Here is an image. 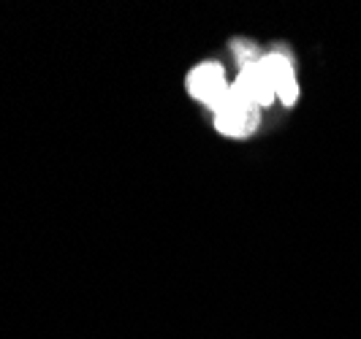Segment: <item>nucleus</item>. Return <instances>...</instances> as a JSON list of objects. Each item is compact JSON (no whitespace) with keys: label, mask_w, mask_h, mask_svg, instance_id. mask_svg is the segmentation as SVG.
I'll use <instances>...</instances> for the list:
<instances>
[{"label":"nucleus","mask_w":361,"mask_h":339,"mask_svg":"<svg viewBox=\"0 0 361 339\" xmlns=\"http://www.w3.org/2000/svg\"><path fill=\"white\" fill-rule=\"evenodd\" d=\"M264 109L231 92V98L209 114V123L212 130L226 142H250L264 130Z\"/></svg>","instance_id":"f03ea898"},{"label":"nucleus","mask_w":361,"mask_h":339,"mask_svg":"<svg viewBox=\"0 0 361 339\" xmlns=\"http://www.w3.org/2000/svg\"><path fill=\"white\" fill-rule=\"evenodd\" d=\"M185 95L199 104L204 111H215L220 104H226L234 92V73H228L226 63L217 57H201L196 60L182 79Z\"/></svg>","instance_id":"f257e3e1"},{"label":"nucleus","mask_w":361,"mask_h":339,"mask_svg":"<svg viewBox=\"0 0 361 339\" xmlns=\"http://www.w3.org/2000/svg\"><path fill=\"white\" fill-rule=\"evenodd\" d=\"M226 49H228V54H231V60H234L236 68L250 66V63H258V60H264V54H267V47L250 36L228 38V47H226Z\"/></svg>","instance_id":"39448f33"},{"label":"nucleus","mask_w":361,"mask_h":339,"mask_svg":"<svg viewBox=\"0 0 361 339\" xmlns=\"http://www.w3.org/2000/svg\"><path fill=\"white\" fill-rule=\"evenodd\" d=\"M264 63L269 68L274 95H277V106L296 109L302 101V76H299V60L296 52L288 44H269Z\"/></svg>","instance_id":"7ed1b4c3"},{"label":"nucleus","mask_w":361,"mask_h":339,"mask_svg":"<svg viewBox=\"0 0 361 339\" xmlns=\"http://www.w3.org/2000/svg\"><path fill=\"white\" fill-rule=\"evenodd\" d=\"M234 92L242 95L245 101L255 104L258 109H271L277 106V95H274V85H271L269 68L264 60L250 63V66H242L234 73Z\"/></svg>","instance_id":"20e7f679"}]
</instances>
